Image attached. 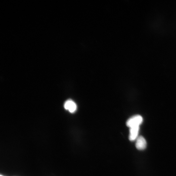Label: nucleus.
Instances as JSON below:
<instances>
[{
	"label": "nucleus",
	"mask_w": 176,
	"mask_h": 176,
	"mask_svg": "<svg viewBox=\"0 0 176 176\" xmlns=\"http://www.w3.org/2000/svg\"><path fill=\"white\" fill-rule=\"evenodd\" d=\"M143 122V118L140 115H136L129 118L126 122V125L130 128L140 126Z\"/></svg>",
	"instance_id": "1"
},
{
	"label": "nucleus",
	"mask_w": 176,
	"mask_h": 176,
	"mask_svg": "<svg viewBox=\"0 0 176 176\" xmlns=\"http://www.w3.org/2000/svg\"><path fill=\"white\" fill-rule=\"evenodd\" d=\"M140 126L131 127L130 128L129 139L130 141L136 140L138 137Z\"/></svg>",
	"instance_id": "2"
},
{
	"label": "nucleus",
	"mask_w": 176,
	"mask_h": 176,
	"mask_svg": "<svg viewBox=\"0 0 176 176\" xmlns=\"http://www.w3.org/2000/svg\"><path fill=\"white\" fill-rule=\"evenodd\" d=\"M65 109L68 110L71 113H73L77 110V106L75 103L71 100H67L64 104Z\"/></svg>",
	"instance_id": "3"
},
{
	"label": "nucleus",
	"mask_w": 176,
	"mask_h": 176,
	"mask_svg": "<svg viewBox=\"0 0 176 176\" xmlns=\"http://www.w3.org/2000/svg\"><path fill=\"white\" fill-rule=\"evenodd\" d=\"M147 145V142L143 136L139 137L136 140V147L139 150H143L146 148Z\"/></svg>",
	"instance_id": "4"
},
{
	"label": "nucleus",
	"mask_w": 176,
	"mask_h": 176,
	"mask_svg": "<svg viewBox=\"0 0 176 176\" xmlns=\"http://www.w3.org/2000/svg\"><path fill=\"white\" fill-rule=\"evenodd\" d=\"M0 176H3V175H0Z\"/></svg>",
	"instance_id": "5"
}]
</instances>
